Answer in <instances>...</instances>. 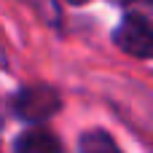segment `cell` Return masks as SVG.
Wrapping results in <instances>:
<instances>
[{
  "instance_id": "1",
  "label": "cell",
  "mask_w": 153,
  "mask_h": 153,
  "mask_svg": "<svg viewBox=\"0 0 153 153\" xmlns=\"http://www.w3.org/2000/svg\"><path fill=\"white\" fill-rule=\"evenodd\" d=\"M59 105H62L59 94L54 89H48V86H27L13 100L16 116L27 118V121H46V118H51L59 110Z\"/></svg>"
},
{
  "instance_id": "2",
  "label": "cell",
  "mask_w": 153,
  "mask_h": 153,
  "mask_svg": "<svg viewBox=\"0 0 153 153\" xmlns=\"http://www.w3.org/2000/svg\"><path fill=\"white\" fill-rule=\"evenodd\" d=\"M116 43L121 51L132 54V56H140V59H148L153 54V32H151V24L148 19L137 16V13H129L121 19V24L116 27L113 32Z\"/></svg>"
},
{
  "instance_id": "3",
  "label": "cell",
  "mask_w": 153,
  "mask_h": 153,
  "mask_svg": "<svg viewBox=\"0 0 153 153\" xmlns=\"http://www.w3.org/2000/svg\"><path fill=\"white\" fill-rule=\"evenodd\" d=\"M16 153H62V143L54 132L38 126L16 137Z\"/></svg>"
},
{
  "instance_id": "4",
  "label": "cell",
  "mask_w": 153,
  "mask_h": 153,
  "mask_svg": "<svg viewBox=\"0 0 153 153\" xmlns=\"http://www.w3.org/2000/svg\"><path fill=\"white\" fill-rule=\"evenodd\" d=\"M81 153H121V151L110 134L94 129V132H86L81 137Z\"/></svg>"
},
{
  "instance_id": "5",
  "label": "cell",
  "mask_w": 153,
  "mask_h": 153,
  "mask_svg": "<svg viewBox=\"0 0 153 153\" xmlns=\"http://www.w3.org/2000/svg\"><path fill=\"white\" fill-rule=\"evenodd\" d=\"M0 121H3V113H0Z\"/></svg>"
}]
</instances>
